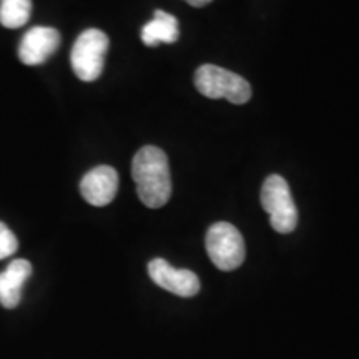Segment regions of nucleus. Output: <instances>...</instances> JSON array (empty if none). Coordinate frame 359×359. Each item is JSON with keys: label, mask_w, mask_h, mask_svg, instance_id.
<instances>
[{"label": "nucleus", "mask_w": 359, "mask_h": 359, "mask_svg": "<svg viewBox=\"0 0 359 359\" xmlns=\"http://www.w3.org/2000/svg\"><path fill=\"white\" fill-rule=\"evenodd\" d=\"M132 177L138 198L148 208H161L172 196V173L168 156L158 147L147 145L132 161Z\"/></svg>", "instance_id": "obj_1"}, {"label": "nucleus", "mask_w": 359, "mask_h": 359, "mask_svg": "<svg viewBox=\"0 0 359 359\" xmlns=\"http://www.w3.org/2000/svg\"><path fill=\"white\" fill-rule=\"evenodd\" d=\"M195 87L208 98H226L235 105H243L251 98V85L243 77L222 69L218 65L205 64L195 72Z\"/></svg>", "instance_id": "obj_2"}, {"label": "nucleus", "mask_w": 359, "mask_h": 359, "mask_svg": "<svg viewBox=\"0 0 359 359\" xmlns=\"http://www.w3.org/2000/svg\"><path fill=\"white\" fill-rule=\"evenodd\" d=\"M262 205L269 215L273 230L278 233L294 231L298 224V210L291 196L288 182L280 175H269L262 188Z\"/></svg>", "instance_id": "obj_3"}, {"label": "nucleus", "mask_w": 359, "mask_h": 359, "mask_svg": "<svg viewBox=\"0 0 359 359\" xmlns=\"http://www.w3.org/2000/svg\"><path fill=\"white\" fill-rule=\"evenodd\" d=\"M109 37L98 29H88L75 40L70 53L72 69L82 82H93L102 75L105 55L109 52Z\"/></svg>", "instance_id": "obj_4"}, {"label": "nucleus", "mask_w": 359, "mask_h": 359, "mask_svg": "<svg viewBox=\"0 0 359 359\" xmlns=\"http://www.w3.org/2000/svg\"><path fill=\"white\" fill-rule=\"evenodd\" d=\"M206 251L212 263L222 271H233L245 262V240L236 226L219 222L206 231Z\"/></svg>", "instance_id": "obj_5"}, {"label": "nucleus", "mask_w": 359, "mask_h": 359, "mask_svg": "<svg viewBox=\"0 0 359 359\" xmlns=\"http://www.w3.org/2000/svg\"><path fill=\"white\" fill-rule=\"evenodd\" d=\"M148 275L160 288L182 298H191L200 291V280L195 273L173 268L163 258H155L148 263Z\"/></svg>", "instance_id": "obj_6"}, {"label": "nucleus", "mask_w": 359, "mask_h": 359, "mask_svg": "<svg viewBox=\"0 0 359 359\" xmlns=\"http://www.w3.org/2000/svg\"><path fill=\"white\" fill-rule=\"evenodd\" d=\"M60 32L52 27H32L19 45V58L25 65H42L57 52Z\"/></svg>", "instance_id": "obj_7"}, {"label": "nucleus", "mask_w": 359, "mask_h": 359, "mask_svg": "<svg viewBox=\"0 0 359 359\" xmlns=\"http://www.w3.org/2000/svg\"><path fill=\"white\" fill-rule=\"evenodd\" d=\"M118 191V173L109 165L92 168L80 182V193L93 206H107Z\"/></svg>", "instance_id": "obj_8"}, {"label": "nucleus", "mask_w": 359, "mask_h": 359, "mask_svg": "<svg viewBox=\"0 0 359 359\" xmlns=\"http://www.w3.org/2000/svg\"><path fill=\"white\" fill-rule=\"evenodd\" d=\"M32 275V264L27 259H13L0 273V304L7 309L19 306L22 288Z\"/></svg>", "instance_id": "obj_9"}, {"label": "nucleus", "mask_w": 359, "mask_h": 359, "mask_svg": "<svg viewBox=\"0 0 359 359\" xmlns=\"http://www.w3.org/2000/svg\"><path fill=\"white\" fill-rule=\"evenodd\" d=\"M180 37L178 20L172 13L155 11L154 19L142 29V42L147 47H156L160 43H175Z\"/></svg>", "instance_id": "obj_10"}, {"label": "nucleus", "mask_w": 359, "mask_h": 359, "mask_svg": "<svg viewBox=\"0 0 359 359\" xmlns=\"http://www.w3.org/2000/svg\"><path fill=\"white\" fill-rule=\"evenodd\" d=\"M32 13V0H0V24L7 29L25 25Z\"/></svg>", "instance_id": "obj_11"}, {"label": "nucleus", "mask_w": 359, "mask_h": 359, "mask_svg": "<svg viewBox=\"0 0 359 359\" xmlns=\"http://www.w3.org/2000/svg\"><path fill=\"white\" fill-rule=\"evenodd\" d=\"M19 248V241L6 223L0 222V259L12 257Z\"/></svg>", "instance_id": "obj_12"}, {"label": "nucleus", "mask_w": 359, "mask_h": 359, "mask_svg": "<svg viewBox=\"0 0 359 359\" xmlns=\"http://www.w3.org/2000/svg\"><path fill=\"white\" fill-rule=\"evenodd\" d=\"M185 2H188L193 7H203L206 4L212 2V0H185Z\"/></svg>", "instance_id": "obj_13"}]
</instances>
